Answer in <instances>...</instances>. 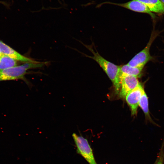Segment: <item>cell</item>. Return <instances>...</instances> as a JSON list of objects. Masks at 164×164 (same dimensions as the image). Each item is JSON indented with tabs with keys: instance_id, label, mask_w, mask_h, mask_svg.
I'll return each instance as SVG.
<instances>
[{
	"instance_id": "cell-7",
	"label": "cell",
	"mask_w": 164,
	"mask_h": 164,
	"mask_svg": "<svg viewBox=\"0 0 164 164\" xmlns=\"http://www.w3.org/2000/svg\"><path fill=\"white\" fill-rule=\"evenodd\" d=\"M145 92L143 87L140 84L126 95V100L130 107L132 115H136L141 97Z\"/></svg>"
},
{
	"instance_id": "cell-14",
	"label": "cell",
	"mask_w": 164,
	"mask_h": 164,
	"mask_svg": "<svg viewBox=\"0 0 164 164\" xmlns=\"http://www.w3.org/2000/svg\"><path fill=\"white\" fill-rule=\"evenodd\" d=\"M160 1L163 4H164V0H160Z\"/></svg>"
},
{
	"instance_id": "cell-6",
	"label": "cell",
	"mask_w": 164,
	"mask_h": 164,
	"mask_svg": "<svg viewBox=\"0 0 164 164\" xmlns=\"http://www.w3.org/2000/svg\"><path fill=\"white\" fill-rule=\"evenodd\" d=\"M120 80L121 87L119 96L121 98H125L129 92L140 84L137 77L133 76L120 73Z\"/></svg>"
},
{
	"instance_id": "cell-9",
	"label": "cell",
	"mask_w": 164,
	"mask_h": 164,
	"mask_svg": "<svg viewBox=\"0 0 164 164\" xmlns=\"http://www.w3.org/2000/svg\"><path fill=\"white\" fill-rule=\"evenodd\" d=\"M145 5L151 12L164 13L163 3L160 0H136Z\"/></svg>"
},
{
	"instance_id": "cell-13",
	"label": "cell",
	"mask_w": 164,
	"mask_h": 164,
	"mask_svg": "<svg viewBox=\"0 0 164 164\" xmlns=\"http://www.w3.org/2000/svg\"><path fill=\"white\" fill-rule=\"evenodd\" d=\"M164 144H162L158 155L154 164H163L164 162Z\"/></svg>"
},
{
	"instance_id": "cell-10",
	"label": "cell",
	"mask_w": 164,
	"mask_h": 164,
	"mask_svg": "<svg viewBox=\"0 0 164 164\" xmlns=\"http://www.w3.org/2000/svg\"><path fill=\"white\" fill-rule=\"evenodd\" d=\"M142 69V68L132 67L127 64L120 66V73L140 77Z\"/></svg>"
},
{
	"instance_id": "cell-4",
	"label": "cell",
	"mask_w": 164,
	"mask_h": 164,
	"mask_svg": "<svg viewBox=\"0 0 164 164\" xmlns=\"http://www.w3.org/2000/svg\"><path fill=\"white\" fill-rule=\"evenodd\" d=\"M105 4L118 6L135 12L147 13L150 15L152 18H154L155 17V15L145 5L137 0H132L123 3L105 2L98 4L96 7L99 8Z\"/></svg>"
},
{
	"instance_id": "cell-8",
	"label": "cell",
	"mask_w": 164,
	"mask_h": 164,
	"mask_svg": "<svg viewBox=\"0 0 164 164\" xmlns=\"http://www.w3.org/2000/svg\"><path fill=\"white\" fill-rule=\"evenodd\" d=\"M0 51L2 54L8 56L16 61L26 63L39 62L22 55L0 40Z\"/></svg>"
},
{
	"instance_id": "cell-11",
	"label": "cell",
	"mask_w": 164,
	"mask_h": 164,
	"mask_svg": "<svg viewBox=\"0 0 164 164\" xmlns=\"http://www.w3.org/2000/svg\"><path fill=\"white\" fill-rule=\"evenodd\" d=\"M17 66V61L6 55H0V70Z\"/></svg>"
},
{
	"instance_id": "cell-15",
	"label": "cell",
	"mask_w": 164,
	"mask_h": 164,
	"mask_svg": "<svg viewBox=\"0 0 164 164\" xmlns=\"http://www.w3.org/2000/svg\"><path fill=\"white\" fill-rule=\"evenodd\" d=\"M2 53H1L0 51V55H1L2 54Z\"/></svg>"
},
{
	"instance_id": "cell-3",
	"label": "cell",
	"mask_w": 164,
	"mask_h": 164,
	"mask_svg": "<svg viewBox=\"0 0 164 164\" xmlns=\"http://www.w3.org/2000/svg\"><path fill=\"white\" fill-rule=\"evenodd\" d=\"M156 36L155 33L153 35L152 34L146 46L129 62L128 65L132 67L143 68L145 64L152 59V57L149 52L150 48Z\"/></svg>"
},
{
	"instance_id": "cell-5",
	"label": "cell",
	"mask_w": 164,
	"mask_h": 164,
	"mask_svg": "<svg viewBox=\"0 0 164 164\" xmlns=\"http://www.w3.org/2000/svg\"><path fill=\"white\" fill-rule=\"evenodd\" d=\"M28 69L25 63L0 70V81L24 79Z\"/></svg>"
},
{
	"instance_id": "cell-12",
	"label": "cell",
	"mask_w": 164,
	"mask_h": 164,
	"mask_svg": "<svg viewBox=\"0 0 164 164\" xmlns=\"http://www.w3.org/2000/svg\"><path fill=\"white\" fill-rule=\"evenodd\" d=\"M139 105L144 112L146 118L152 122L149 109L148 98L145 92L143 94L141 97Z\"/></svg>"
},
{
	"instance_id": "cell-16",
	"label": "cell",
	"mask_w": 164,
	"mask_h": 164,
	"mask_svg": "<svg viewBox=\"0 0 164 164\" xmlns=\"http://www.w3.org/2000/svg\"><path fill=\"white\" fill-rule=\"evenodd\" d=\"M163 7H164V4H163Z\"/></svg>"
},
{
	"instance_id": "cell-2",
	"label": "cell",
	"mask_w": 164,
	"mask_h": 164,
	"mask_svg": "<svg viewBox=\"0 0 164 164\" xmlns=\"http://www.w3.org/2000/svg\"><path fill=\"white\" fill-rule=\"evenodd\" d=\"M72 136L77 146V153L80 155L89 164H97L87 140L75 133H73Z\"/></svg>"
},
{
	"instance_id": "cell-1",
	"label": "cell",
	"mask_w": 164,
	"mask_h": 164,
	"mask_svg": "<svg viewBox=\"0 0 164 164\" xmlns=\"http://www.w3.org/2000/svg\"><path fill=\"white\" fill-rule=\"evenodd\" d=\"M93 54V56L85 54L86 56L95 60L102 68L112 82L115 93L119 94L121 84L120 80V66L116 65L107 60L95 52L91 46L84 45Z\"/></svg>"
}]
</instances>
